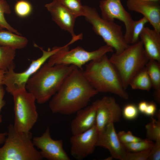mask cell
I'll return each instance as SVG.
<instances>
[{
    "mask_svg": "<svg viewBox=\"0 0 160 160\" xmlns=\"http://www.w3.org/2000/svg\"><path fill=\"white\" fill-rule=\"evenodd\" d=\"M151 149L148 160L160 159V139L156 140Z\"/></svg>",
    "mask_w": 160,
    "mask_h": 160,
    "instance_id": "obj_32",
    "label": "cell"
},
{
    "mask_svg": "<svg viewBox=\"0 0 160 160\" xmlns=\"http://www.w3.org/2000/svg\"><path fill=\"white\" fill-rule=\"evenodd\" d=\"M11 10L9 6L5 0H0V30L6 29L18 35L20 33L11 26L7 22L4 17L5 14H10Z\"/></svg>",
    "mask_w": 160,
    "mask_h": 160,
    "instance_id": "obj_23",
    "label": "cell"
},
{
    "mask_svg": "<svg viewBox=\"0 0 160 160\" xmlns=\"http://www.w3.org/2000/svg\"><path fill=\"white\" fill-rule=\"evenodd\" d=\"M65 7L74 14L77 17L84 16L83 5L81 0H58Z\"/></svg>",
    "mask_w": 160,
    "mask_h": 160,
    "instance_id": "obj_26",
    "label": "cell"
},
{
    "mask_svg": "<svg viewBox=\"0 0 160 160\" xmlns=\"http://www.w3.org/2000/svg\"><path fill=\"white\" fill-rule=\"evenodd\" d=\"M76 115L71 124L73 135L80 134L93 127L96 124V108L92 105L87 106L76 112Z\"/></svg>",
    "mask_w": 160,
    "mask_h": 160,
    "instance_id": "obj_17",
    "label": "cell"
},
{
    "mask_svg": "<svg viewBox=\"0 0 160 160\" xmlns=\"http://www.w3.org/2000/svg\"><path fill=\"white\" fill-rule=\"evenodd\" d=\"M98 93L87 79L82 69L76 67L52 97L49 107L53 113L71 115L87 106Z\"/></svg>",
    "mask_w": 160,
    "mask_h": 160,
    "instance_id": "obj_1",
    "label": "cell"
},
{
    "mask_svg": "<svg viewBox=\"0 0 160 160\" xmlns=\"http://www.w3.org/2000/svg\"><path fill=\"white\" fill-rule=\"evenodd\" d=\"M76 67L64 64L50 66L45 63L28 80L26 89L38 103H44L57 92Z\"/></svg>",
    "mask_w": 160,
    "mask_h": 160,
    "instance_id": "obj_2",
    "label": "cell"
},
{
    "mask_svg": "<svg viewBox=\"0 0 160 160\" xmlns=\"http://www.w3.org/2000/svg\"><path fill=\"white\" fill-rule=\"evenodd\" d=\"M148 1L159 3L160 0H144Z\"/></svg>",
    "mask_w": 160,
    "mask_h": 160,
    "instance_id": "obj_38",
    "label": "cell"
},
{
    "mask_svg": "<svg viewBox=\"0 0 160 160\" xmlns=\"http://www.w3.org/2000/svg\"><path fill=\"white\" fill-rule=\"evenodd\" d=\"M154 143L148 138L129 143L123 144L125 149L131 152H136L151 148Z\"/></svg>",
    "mask_w": 160,
    "mask_h": 160,
    "instance_id": "obj_25",
    "label": "cell"
},
{
    "mask_svg": "<svg viewBox=\"0 0 160 160\" xmlns=\"http://www.w3.org/2000/svg\"><path fill=\"white\" fill-rule=\"evenodd\" d=\"M28 41L25 37L21 36L8 30H0V45L9 47L15 49L25 48Z\"/></svg>",
    "mask_w": 160,
    "mask_h": 160,
    "instance_id": "obj_19",
    "label": "cell"
},
{
    "mask_svg": "<svg viewBox=\"0 0 160 160\" xmlns=\"http://www.w3.org/2000/svg\"><path fill=\"white\" fill-rule=\"evenodd\" d=\"M16 49L12 47L0 45V71H7L14 66L13 60Z\"/></svg>",
    "mask_w": 160,
    "mask_h": 160,
    "instance_id": "obj_22",
    "label": "cell"
},
{
    "mask_svg": "<svg viewBox=\"0 0 160 160\" xmlns=\"http://www.w3.org/2000/svg\"><path fill=\"white\" fill-rule=\"evenodd\" d=\"M148 104V102L145 101H142L140 102L137 106L139 112L144 114Z\"/></svg>",
    "mask_w": 160,
    "mask_h": 160,
    "instance_id": "obj_35",
    "label": "cell"
},
{
    "mask_svg": "<svg viewBox=\"0 0 160 160\" xmlns=\"http://www.w3.org/2000/svg\"><path fill=\"white\" fill-rule=\"evenodd\" d=\"M5 72L4 71H0V85H3V82Z\"/></svg>",
    "mask_w": 160,
    "mask_h": 160,
    "instance_id": "obj_37",
    "label": "cell"
},
{
    "mask_svg": "<svg viewBox=\"0 0 160 160\" xmlns=\"http://www.w3.org/2000/svg\"><path fill=\"white\" fill-rule=\"evenodd\" d=\"M83 72L87 79L98 92L112 93L123 99H129L117 72L106 54L89 62Z\"/></svg>",
    "mask_w": 160,
    "mask_h": 160,
    "instance_id": "obj_3",
    "label": "cell"
},
{
    "mask_svg": "<svg viewBox=\"0 0 160 160\" xmlns=\"http://www.w3.org/2000/svg\"><path fill=\"white\" fill-rule=\"evenodd\" d=\"M96 146L107 149L113 158L120 160H124L127 151L118 137L113 123L108 124L98 132Z\"/></svg>",
    "mask_w": 160,
    "mask_h": 160,
    "instance_id": "obj_14",
    "label": "cell"
},
{
    "mask_svg": "<svg viewBox=\"0 0 160 160\" xmlns=\"http://www.w3.org/2000/svg\"><path fill=\"white\" fill-rule=\"evenodd\" d=\"M129 86L133 89L147 91L152 88L151 81L145 67L133 78Z\"/></svg>",
    "mask_w": 160,
    "mask_h": 160,
    "instance_id": "obj_21",
    "label": "cell"
},
{
    "mask_svg": "<svg viewBox=\"0 0 160 160\" xmlns=\"http://www.w3.org/2000/svg\"><path fill=\"white\" fill-rule=\"evenodd\" d=\"M92 104L96 108L95 125L98 132L108 124L120 120L122 110L114 97L104 96Z\"/></svg>",
    "mask_w": 160,
    "mask_h": 160,
    "instance_id": "obj_12",
    "label": "cell"
},
{
    "mask_svg": "<svg viewBox=\"0 0 160 160\" xmlns=\"http://www.w3.org/2000/svg\"><path fill=\"white\" fill-rule=\"evenodd\" d=\"M99 7L103 18L111 21L117 19L124 23L125 28V40L127 44H131L134 20L124 8L121 0H101Z\"/></svg>",
    "mask_w": 160,
    "mask_h": 160,
    "instance_id": "obj_10",
    "label": "cell"
},
{
    "mask_svg": "<svg viewBox=\"0 0 160 160\" xmlns=\"http://www.w3.org/2000/svg\"><path fill=\"white\" fill-rule=\"evenodd\" d=\"M117 134L119 140L123 144L137 142L142 139L134 136L130 131L125 132L122 131L119 132Z\"/></svg>",
    "mask_w": 160,
    "mask_h": 160,
    "instance_id": "obj_31",
    "label": "cell"
},
{
    "mask_svg": "<svg viewBox=\"0 0 160 160\" xmlns=\"http://www.w3.org/2000/svg\"><path fill=\"white\" fill-rule=\"evenodd\" d=\"M14 10L16 14L21 18L26 17L31 13L32 8L31 4L25 0H20L16 3Z\"/></svg>",
    "mask_w": 160,
    "mask_h": 160,
    "instance_id": "obj_27",
    "label": "cell"
},
{
    "mask_svg": "<svg viewBox=\"0 0 160 160\" xmlns=\"http://www.w3.org/2000/svg\"><path fill=\"white\" fill-rule=\"evenodd\" d=\"M140 38L149 60L160 62V33L154 29L145 27Z\"/></svg>",
    "mask_w": 160,
    "mask_h": 160,
    "instance_id": "obj_18",
    "label": "cell"
},
{
    "mask_svg": "<svg viewBox=\"0 0 160 160\" xmlns=\"http://www.w3.org/2000/svg\"><path fill=\"white\" fill-rule=\"evenodd\" d=\"M148 22L147 19L144 17L138 20H134L131 44L135 43L140 40V35L145 25Z\"/></svg>",
    "mask_w": 160,
    "mask_h": 160,
    "instance_id": "obj_28",
    "label": "cell"
},
{
    "mask_svg": "<svg viewBox=\"0 0 160 160\" xmlns=\"http://www.w3.org/2000/svg\"><path fill=\"white\" fill-rule=\"evenodd\" d=\"M151 149L136 152H131L127 151L124 160H148Z\"/></svg>",
    "mask_w": 160,
    "mask_h": 160,
    "instance_id": "obj_30",
    "label": "cell"
},
{
    "mask_svg": "<svg viewBox=\"0 0 160 160\" xmlns=\"http://www.w3.org/2000/svg\"><path fill=\"white\" fill-rule=\"evenodd\" d=\"M139 111L137 107L133 104L126 105L124 108L122 113L124 117L127 120H132L137 117Z\"/></svg>",
    "mask_w": 160,
    "mask_h": 160,
    "instance_id": "obj_29",
    "label": "cell"
},
{
    "mask_svg": "<svg viewBox=\"0 0 160 160\" xmlns=\"http://www.w3.org/2000/svg\"><path fill=\"white\" fill-rule=\"evenodd\" d=\"M126 90L133 78L144 68L149 60L142 42L131 44L121 52L113 54L109 58Z\"/></svg>",
    "mask_w": 160,
    "mask_h": 160,
    "instance_id": "obj_4",
    "label": "cell"
},
{
    "mask_svg": "<svg viewBox=\"0 0 160 160\" xmlns=\"http://www.w3.org/2000/svg\"><path fill=\"white\" fill-rule=\"evenodd\" d=\"M32 142L34 146L40 150L43 159L49 160H70L63 148V140L52 139L48 126L41 136L33 137Z\"/></svg>",
    "mask_w": 160,
    "mask_h": 160,
    "instance_id": "obj_11",
    "label": "cell"
},
{
    "mask_svg": "<svg viewBox=\"0 0 160 160\" xmlns=\"http://www.w3.org/2000/svg\"><path fill=\"white\" fill-rule=\"evenodd\" d=\"M84 16L90 23L95 32L102 37L106 45L111 47L116 53H119L129 45L126 42L121 26L114 21L103 18L95 8L83 5Z\"/></svg>",
    "mask_w": 160,
    "mask_h": 160,
    "instance_id": "obj_6",
    "label": "cell"
},
{
    "mask_svg": "<svg viewBox=\"0 0 160 160\" xmlns=\"http://www.w3.org/2000/svg\"><path fill=\"white\" fill-rule=\"evenodd\" d=\"M7 136L0 148V160H41L40 151L35 148L32 134L16 130L12 124L7 127Z\"/></svg>",
    "mask_w": 160,
    "mask_h": 160,
    "instance_id": "obj_5",
    "label": "cell"
},
{
    "mask_svg": "<svg viewBox=\"0 0 160 160\" xmlns=\"http://www.w3.org/2000/svg\"><path fill=\"white\" fill-rule=\"evenodd\" d=\"M42 52V56L36 60H32L28 67L22 72L16 73L14 71L15 65L10 67L6 71L3 81V85L6 86L7 92L12 95L15 92L26 89V83L29 78L36 73L53 55L60 50L63 47H55L47 50L39 47Z\"/></svg>",
    "mask_w": 160,
    "mask_h": 160,
    "instance_id": "obj_9",
    "label": "cell"
},
{
    "mask_svg": "<svg viewBox=\"0 0 160 160\" xmlns=\"http://www.w3.org/2000/svg\"><path fill=\"white\" fill-rule=\"evenodd\" d=\"M45 7L50 12L52 20L62 29L68 32L72 38L79 36L74 32V28L76 16L63 6L58 0H53Z\"/></svg>",
    "mask_w": 160,
    "mask_h": 160,
    "instance_id": "obj_15",
    "label": "cell"
},
{
    "mask_svg": "<svg viewBox=\"0 0 160 160\" xmlns=\"http://www.w3.org/2000/svg\"><path fill=\"white\" fill-rule=\"evenodd\" d=\"M145 67L151 79L152 87L154 90V97L157 102L160 103V62L149 60Z\"/></svg>",
    "mask_w": 160,
    "mask_h": 160,
    "instance_id": "obj_20",
    "label": "cell"
},
{
    "mask_svg": "<svg viewBox=\"0 0 160 160\" xmlns=\"http://www.w3.org/2000/svg\"><path fill=\"white\" fill-rule=\"evenodd\" d=\"M72 44L70 41L51 56L48 59V65L50 66L60 64L72 65L82 69V66L85 64L113 51L112 48L106 44L92 51H86L79 46L69 50V46Z\"/></svg>",
    "mask_w": 160,
    "mask_h": 160,
    "instance_id": "obj_8",
    "label": "cell"
},
{
    "mask_svg": "<svg viewBox=\"0 0 160 160\" xmlns=\"http://www.w3.org/2000/svg\"><path fill=\"white\" fill-rule=\"evenodd\" d=\"M157 108L156 104L153 102L148 103L144 114L152 117L155 113Z\"/></svg>",
    "mask_w": 160,
    "mask_h": 160,
    "instance_id": "obj_33",
    "label": "cell"
},
{
    "mask_svg": "<svg viewBox=\"0 0 160 160\" xmlns=\"http://www.w3.org/2000/svg\"><path fill=\"white\" fill-rule=\"evenodd\" d=\"M98 131L95 124L88 130L73 135L70 140L71 155L77 160H82L92 154L96 146Z\"/></svg>",
    "mask_w": 160,
    "mask_h": 160,
    "instance_id": "obj_13",
    "label": "cell"
},
{
    "mask_svg": "<svg viewBox=\"0 0 160 160\" xmlns=\"http://www.w3.org/2000/svg\"><path fill=\"white\" fill-rule=\"evenodd\" d=\"M12 95L14 102V127L19 131L30 132L38 117L35 98L26 89L16 91Z\"/></svg>",
    "mask_w": 160,
    "mask_h": 160,
    "instance_id": "obj_7",
    "label": "cell"
},
{
    "mask_svg": "<svg viewBox=\"0 0 160 160\" xmlns=\"http://www.w3.org/2000/svg\"><path fill=\"white\" fill-rule=\"evenodd\" d=\"M7 135V132H0V145L4 143Z\"/></svg>",
    "mask_w": 160,
    "mask_h": 160,
    "instance_id": "obj_36",
    "label": "cell"
},
{
    "mask_svg": "<svg viewBox=\"0 0 160 160\" xmlns=\"http://www.w3.org/2000/svg\"><path fill=\"white\" fill-rule=\"evenodd\" d=\"M145 127L147 138L155 141L160 139V116L157 120L151 117V121Z\"/></svg>",
    "mask_w": 160,
    "mask_h": 160,
    "instance_id": "obj_24",
    "label": "cell"
},
{
    "mask_svg": "<svg viewBox=\"0 0 160 160\" xmlns=\"http://www.w3.org/2000/svg\"><path fill=\"white\" fill-rule=\"evenodd\" d=\"M5 94V91L3 85H0V124L2 121V116L1 114V111L5 104V101L4 99Z\"/></svg>",
    "mask_w": 160,
    "mask_h": 160,
    "instance_id": "obj_34",
    "label": "cell"
},
{
    "mask_svg": "<svg viewBox=\"0 0 160 160\" xmlns=\"http://www.w3.org/2000/svg\"><path fill=\"white\" fill-rule=\"evenodd\" d=\"M127 5L129 10L142 14L153 29L160 33L159 3L144 0H127Z\"/></svg>",
    "mask_w": 160,
    "mask_h": 160,
    "instance_id": "obj_16",
    "label": "cell"
}]
</instances>
